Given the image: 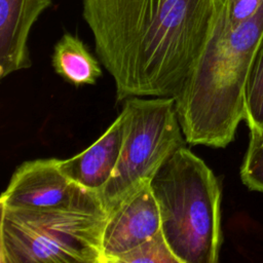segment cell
<instances>
[{
  "instance_id": "obj_3",
  "label": "cell",
  "mask_w": 263,
  "mask_h": 263,
  "mask_svg": "<svg viewBox=\"0 0 263 263\" xmlns=\"http://www.w3.org/2000/svg\"><path fill=\"white\" fill-rule=\"evenodd\" d=\"M161 231L179 263H216L223 235L221 186L190 149L177 150L150 180Z\"/></svg>"
},
{
  "instance_id": "obj_4",
  "label": "cell",
  "mask_w": 263,
  "mask_h": 263,
  "mask_svg": "<svg viewBox=\"0 0 263 263\" xmlns=\"http://www.w3.org/2000/svg\"><path fill=\"white\" fill-rule=\"evenodd\" d=\"M0 263H105L108 212L98 196L46 210L0 205Z\"/></svg>"
},
{
  "instance_id": "obj_10",
  "label": "cell",
  "mask_w": 263,
  "mask_h": 263,
  "mask_svg": "<svg viewBox=\"0 0 263 263\" xmlns=\"http://www.w3.org/2000/svg\"><path fill=\"white\" fill-rule=\"evenodd\" d=\"M51 64L58 75L75 86L92 85L102 75L100 62L81 39L69 32L55 43Z\"/></svg>"
},
{
  "instance_id": "obj_5",
  "label": "cell",
  "mask_w": 263,
  "mask_h": 263,
  "mask_svg": "<svg viewBox=\"0 0 263 263\" xmlns=\"http://www.w3.org/2000/svg\"><path fill=\"white\" fill-rule=\"evenodd\" d=\"M130 97L123 101V141L115 170L100 197L109 213L143 182L150 181L186 140L175 99Z\"/></svg>"
},
{
  "instance_id": "obj_6",
  "label": "cell",
  "mask_w": 263,
  "mask_h": 263,
  "mask_svg": "<svg viewBox=\"0 0 263 263\" xmlns=\"http://www.w3.org/2000/svg\"><path fill=\"white\" fill-rule=\"evenodd\" d=\"M98 196L70 179L61 167V159L38 158L15 168L0 196V205L46 210L83 203Z\"/></svg>"
},
{
  "instance_id": "obj_9",
  "label": "cell",
  "mask_w": 263,
  "mask_h": 263,
  "mask_svg": "<svg viewBox=\"0 0 263 263\" xmlns=\"http://www.w3.org/2000/svg\"><path fill=\"white\" fill-rule=\"evenodd\" d=\"M123 141V115L120 114L105 133L82 152L61 159V167L81 187L101 194L118 162Z\"/></svg>"
},
{
  "instance_id": "obj_13",
  "label": "cell",
  "mask_w": 263,
  "mask_h": 263,
  "mask_svg": "<svg viewBox=\"0 0 263 263\" xmlns=\"http://www.w3.org/2000/svg\"><path fill=\"white\" fill-rule=\"evenodd\" d=\"M179 263L167 245L162 231L124 254L118 263Z\"/></svg>"
},
{
  "instance_id": "obj_14",
  "label": "cell",
  "mask_w": 263,
  "mask_h": 263,
  "mask_svg": "<svg viewBox=\"0 0 263 263\" xmlns=\"http://www.w3.org/2000/svg\"><path fill=\"white\" fill-rule=\"evenodd\" d=\"M263 4V0H227L225 13L230 23L236 25L253 16Z\"/></svg>"
},
{
  "instance_id": "obj_2",
  "label": "cell",
  "mask_w": 263,
  "mask_h": 263,
  "mask_svg": "<svg viewBox=\"0 0 263 263\" xmlns=\"http://www.w3.org/2000/svg\"><path fill=\"white\" fill-rule=\"evenodd\" d=\"M263 33V4L250 18L230 23L225 10L174 98L188 144L224 148L245 119L249 69Z\"/></svg>"
},
{
  "instance_id": "obj_8",
  "label": "cell",
  "mask_w": 263,
  "mask_h": 263,
  "mask_svg": "<svg viewBox=\"0 0 263 263\" xmlns=\"http://www.w3.org/2000/svg\"><path fill=\"white\" fill-rule=\"evenodd\" d=\"M52 0H0V77L31 66L28 38Z\"/></svg>"
},
{
  "instance_id": "obj_1",
  "label": "cell",
  "mask_w": 263,
  "mask_h": 263,
  "mask_svg": "<svg viewBox=\"0 0 263 263\" xmlns=\"http://www.w3.org/2000/svg\"><path fill=\"white\" fill-rule=\"evenodd\" d=\"M227 0H82L117 101L175 98L224 13Z\"/></svg>"
},
{
  "instance_id": "obj_11",
  "label": "cell",
  "mask_w": 263,
  "mask_h": 263,
  "mask_svg": "<svg viewBox=\"0 0 263 263\" xmlns=\"http://www.w3.org/2000/svg\"><path fill=\"white\" fill-rule=\"evenodd\" d=\"M243 120H246L249 129L263 130V33L248 73Z\"/></svg>"
},
{
  "instance_id": "obj_12",
  "label": "cell",
  "mask_w": 263,
  "mask_h": 263,
  "mask_svg": "<svg viewBox=\"0 0 263 263\" xmlns=\"http://www.w3.org/2000/svg\"><path fill=\"white\" fill-rule=\"evenodd\" d=\"M239 175L241 182L250 190L263 193V130L250 129V140Z\"/></svg>"
},
{
  "instance_id": "obj_7",
  "label": "cell",
  "mask_w": 263,
  "mask_h": 263,
  "mask_svg": "<svg viewBox=\"0 0 263 263\" xmlns=\"http://www.w3.org/2000/svg\"><path fill=\"white\" fill-rule=\"evenodd\" d=\"M159 230V206L150 181H145L108 213L102 242L105 263H118L124 254Z\"/></svg>"
}]
</instances>
